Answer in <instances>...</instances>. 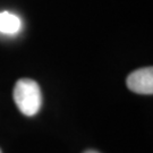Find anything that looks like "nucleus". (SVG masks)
Listing matches in <instances>:
<instances>
[{
	"instance_id": "obj_1",
	"label": "nucleus",
	"mask_w": 153,
	"mask_h": 153,
	"mask_svg": "<svg viewBox=\"0 0 153 153\" xmlns=\"http://www.w3.org/2000/svg\"><path fill=\"white\" fill-rule=\"evenodd\" d=\"M14 100L19 111L25 116H34L42 104V95L39 84L30 78L17 81L14 88Z\"/></svg>"
},
{
	"instance_id": "obj_2",
	"label": "nucleus",
	"mask_w": 153,
	"mask_h": 153,
	"mask_svg": "<svg viewBox=\"0 0 153 153\" xmlns=\"http://www.w3.org/2000/svg\"><path fill=\"white\" fill-rule=\"evenodd\" d=\"M128 88L138 94L153 93V69L152 67L140 68L127 77Z\"/></svg>"
},
{
	"instance_id": "obj_3",
	"label": "nucleus",
	"mask_w": 153,
	"mask_h": 153,
	"mask_svg": "<svg viewBox=\"0 0 153 153\" xmlns=\"http://www.w3.org/2000/svg\"><path fill=\"white\" fill-rule=\"evenodd\" d=\"M22 21L21 18L9 11L0 13V33L5 35H14L21 31Z\"/></svg>"
},
{
	"instance_id": "obj_4",
	"label": "nucleus",
	"mask_w": 153,
	"mask_h": 153,
	"mask_svg": "<svg viewBox=\"0 0 153 153\" xmlns=\"http://www.w3.org/2000/svg\"><path fill=\"white\" fill-rule=\"evenodd\" d=\"M84 153H99L97 151H93V150H88V151H85Z\"/></svg>"
},
{
	"instance_id": "obj_5",
	"label": "nucleus",
	"mask_w": 153,
	"mask_h": 153,
	"mask_svg": "<svg viewBox=\"0 0 153 153\" xmlns=\"http://www.w3.org/2000/svg\"><path fill=\"white\" fill-rule=\"evenodd\" d=\"M0 153H2V152H1V150H0Z\"/></svg>"
}]
</instances>
